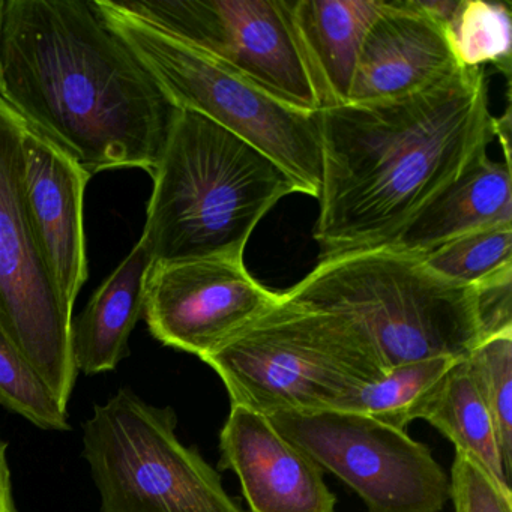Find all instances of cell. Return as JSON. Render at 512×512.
I'll use <instances>...</instances> for the list:
<instances>
[{
    "instance_id": "cb8c5ba5",
    "label": "cell",
    "mask_w": 512,
    "mask_h": 512,
    "mask_svg": "<svg viewBox=\"0 0 512 512\" xmlns=\"http://www.w3.org/2000/svg\"><path fill=\"white\" fill-rule=\"evenodd\" d=\"M449 497L455 512H512V497L505 496L467 455L458 451L452 464Z\"/></svg>"
},
{
    "instance_id": "4316f807",
    "label": "cell",
    "mask_w": 512,
    "mask_h": 512,
    "mask_svg": "<svg viewBox=\"0 0 512 512\" xmlns=\"http://www.w3.org/2000/svg\"><path fill=\"white\" fill-rule=\"evenodd\" d=\"M0 512H17L14 503L11 473L7 460V443L0 440Z\"/></svg>"
},
{
    "instance_id": "52a82bcc",
    "label": "cell",
    "mask_w": 512,
    "mask_h": 512,
    "mask_svg": "<svg viewBox=\"0 0 512 512\" xmlns=\"http://www.w3.org/2000/svg\"><path fill=\"white\" fill-rule=\"evenodd\" d=\"M83 457L101 512H242L221 476L179 440L175 412L128 389L95 404Z\"/></svg>"
},
{
    "instance_id": "603a6c76",
    "label": "cell",
    "mask_w": 512,
    "mask_h": 512,
    "mask_svg": "<svg viewBox=\"0 0 512 512\" xmlns=\"http://www.w3.org/2000/svg\"><path fill=\"white\" fill-rule=\"evenodd\" d=\"M466 359L493 421L506 472L512 475V332L485 338Z\"/></svg>"
},
{
    "instance_id": "8fae6325",
    "label": "cell",
    "mask_w": 512,
    "mask_h": 512,
    "mask_svg": "<svg viewBox=\"0 0 512 512\" xmlns=\"http://www.w3.org/2000/svg\"><path fill=\"white\" fill-rule=\"evenodd\" d=\"M244 257L154 263L146 278L145 316L164 346L205 359L280 301Z\"/></svg>"
},
{
    "instance_id": "4fadbf2b",
    "label": "cell",
    "mask_w": 512,
    "mask_h": 512,
    "mask_svg": "<svg viewBox=\"0 0 512 512\" xmlns=\"http://www.w3.org/2000/svg\"><path fill=\"white\" fill-rule=\"evenodd\" d=\"M23 154L29 221L56 284L74 307L88 280L83 199L91 176L28 128Z\"/></svg>"
},
{
    "instance_id": "5bb4252c",
    "label": "cell",
    "mask_w": 512,
    "mask_h": 512,
    "mask_svg": "<svg viewBox=\"0 0 512 512\" xmlns=\"http://www.w3.org/2000/svg\"><path fill=\"white\" fill-rule=\"evenodd\" d=\"M457 68L445 28L416 11L410 0H385L362 43L349 103L407 97Z\"/></svg>"
},
{
    "instance_id": "3957f363",
    "label": "cell",
    "mask_w": 512,
    "mask_h": 512,
    "mask_svg": "<svg viewBox=\"0 0 512 512\" xmlns=\"http://www.w3.org/2000/svg\"><path fill=\"white\" fill-rule=\"evenodd\" d=\"M142 241L154 263L244 257L257 224L296 182L259 149L179 109L155 169Z\"/></svg>"
},
{
    "instance_id": "9c48e42d",
    "label": "cell",
    "mask_w": 512,
    "mask_h": 512,
    "mask_svg": "<svg viewBox=\"0 0 512 512\" xmlns=\"http://www.w3.org/2000/svg\"><path fill=\"white\" fill-rule=\"evenodd\" d=\"M131 16L203 50L281 103L319 113L325 97L293 17V0H133Z\"/></svg>"
},
{
    "instance_id": "7c38bea8",
    "label": "cell",
    "mask_w": 512,
    "mask_h": 512,
    "mask_svg": "<svg viewBox=\"0 0 512 512\" xmlns=\"http://www.w3.org/2000/svg\"><path fill=\"white\" fill-rule=\"evenodd\" d=\"M221 469L238 475L251 512H335L323 470L268 416L232 404L220 433Z\"/></svg>"
},
{
    "instance_id": "7a4b0ae2",
    "label": "cell",
    "mask_w": 512,
    "mask_h": 512,
    "mask_svg": "<svg viewBox=\"0 0 512 512\" xmlns=\"http://www.w3.org/2000/svg\"><path fill=\"white\" fill-rule=\"evenodd\" d=\"M317 116L322 185L313 236L322 257L391 245L494 139L482 68L460 67L416 94Z\"/></svg>"
},
{
    "instance_id": "d4e9b609",
    "label": "cell",
    "mask_w": 512,
    "mask_h": 512,
    "mask_svg": "<svg viewBox=\"0 0 512 512\" xmlns=\"http://www.w3.org/2000/svg\"><path fill=\"white\" fill-rule=\"evenodd\" d=\"M482 340L512 332V268L475 286Z\"/></svg>"
},
{
    "instance_id": "44dd1931",
    "label": "cell",
    "mask_w": 512,
    "mask_h": 512,
    "mask_svg": "<svg viewBox=\"0 0 512 512\" xmlns=\"http://www.w3.org/2000/svg\"><path fill=\"white\" fill-rule=\"evenodd\" d=\"M421 259L431 271L452 283L478 286L512 268V224L458 236Z\"/></svg>"
},
{
    "instance_id": "30bf717a",
    "label": "cell",
    "mask_w": 512,
    "mask_h": 512,
    "mask_svg": "<svg viewBox=\"0 0 512 512\" xmlns=\"http://www.w3.org/2000/svg\"><path fill=\"white\" fill-rule=\"evenodd\" d=\"M272 425L322 470L343 479L370 512H440L449 479L430 449L362 413L289 410Z\"/></svg>"
},
{
    "instance_id": "e0dca14e",
    "label": "cell",
    "mask_w": 512,
    "mask_h": 512,
    "mask_svg": "<svg viewBox=\"0 0 512 512\" xmlns=\"http://www.w3.org/2000/svg\"><path fill=\"white\" fill-rule=\"evenodd\" d=\"M383 2L293 0L296 29L319 79L325 109L349 103L362 43Z\"/></svg>"
},
{
    "instance_id": "ffe728a7",
    "label": "cell",
    "mask_w": 512,
    "mask_h": 512,
    "mask_svg": "<svg viewBox=\"0 0 512 512\" xmlns=\"http://www.w3.org/2000/svg\"><path fill=\"white\" fill-rule=\"evenodd\" d=\"M449 46L460 67L491 64L511 73V10L500 2L461 0L451 25L445 29Z\"/></svg>"
},
{
    "instance_id": "484cf974",
    "label": "cell",
    "mask_w": 512,
    "mask_h": 512,
    "mask_svg": "<svg viewBox=\"0 0 512 512\" xmlns=\"http://www.w3.org/2000/svg\"><path fill=\"white\" fill-rule=\"evenodd\" d=\"M461 0H410V4L419 13L427 16L442 28H448L457 14Z\"/></svg>"
},
{
    "instance_id": "ba28073f",
    "label": "cell",
    "mask_w": 512,
    "mask_h": 512,
    "mask_svg": "<svg viewBox=\"0 0 512 512\" xmlns=\"http://www.w3.org/2000/svg\"><path fill=\"white\" fill-rule=\"evenodd\" d=\"M25 127L0 101V326L68 406L77 371L73 308L56 284L26 208Z\"/></svg>"
},
{
    "instance_id": "9a60e30c",
    "label": "cell",
    "mask_w": 512,
    "mask_h": 512,
    "mask_svg": "<svg viewBox=\"0 0 512 512\" xmlns=\"http://www.w3.org/2000/svg\"><path fill=\"white\" fill-rule=\"evenodd\" d=\"M487 149L479 151L389 247L421 257L466 233L512 224L511 166L490 160Z\"/></svg>"
},
{
    "instance_id": "8992f818",
    "label": "cell",
    "mask_w": 512,
    "mask_h": 512,
    "mask_svg": "<svg viewBox=\"0 0 512 512\" xmlns=\"http://www.w3.org/2000/svg\"><path fill=\"white\" fill-rule=\"evenodd\" d=\"M107 25L148 68L178 109L226 128L277 163L301 194L319 197V116L281 103L203 50L131 16L115 0H95Z\"/></svg>"
},
{
    "instance_id": "2e32d148",
    "label": "cell",
    "mask_w": 512,
    "mask_h": 512,
    "mask_svg": "<svg viewBox=\"0 0 512 512\" xmlns=\"http://www.w3.org/2000/svg\"><path fill=\"white\" fill-rule=\"evenodd\" d=\"M154 265L140 239L127 259L98 287L71 323V350L77 371L106 373L127 358L131 332L145 311L146 278Z\"/></svg>"
},
{
    "instance_id": "277c9868",
    "label": "cell",
    "mask_w": 512,
    "mask_h": 512,
    "mask_svg": "<svg viewBox=\"0 0 512 512\" xmlns=\"http://www.w3.org/2000/svg\"><path fill=\"white\" fill-rule=\"evenodd\" d=\"M286 295L352 320L385 370L436 356L464 359L482 341L475 287L389 245L322 257Z\"/></svg>"
},
{
    "instance_id": "d6986e66",
    "label": "cell",
    "mask_w": 512,
    "mask_h": 512,
    "mask_svg": "<svg viewBox=\"0 0 512 512\" xmlns=\"http://www.w3.org/2000/svg\"><path fill=\"white\" fill-rule=\"evenodd\" d=\"M457 361L460 359L436 356L389 368L379 379L356 389L338 410L362 413L406 431L410 422L427 415Z\"/></svg>"
},
{
    "instance_id": "83f0119b",
    "label": "cell",
    "mask_w": 512,
    "mask_h": 512,
    "mask_svg": "<svg viewBox=\"0 0 512 512\" xmlns=\"http://www.w3.org/2000/svg\"><path fill=\"white\" fill-rule=\"evenodd\" d=\"M493 134L499 137L502 145L505 161L503 163L511 166V148H509V136H511V110L506 109L505 115L500 118H493Z\"/></svg>"
},
{
    "instance_id": "7402d4cb",
    "label": "cell",
    "mask_w": 512,
    "mask_h": 512,
    "mask_svg": "<svg viewBox=\"0 0 512 512\" xmlns=\"http://www.w3.org/2000/svg\"><path fill=\"white\" fill-rule=\"evenodd\" d=\"M0 406L43 430H70L67 406L61 403L19 347L0 326Z\"/></svg>"
},
{
    "instance_id": "6da1fadb",
    "label": "cell",
    "mask_w": 512,
    "mask_h": 512,
    "mask_svg": "<svg viewBox=\"0 0 512 512\" xmlns=\"http://www.w3.org/2000/svg\"><path fill=\"white\" fill-rule=\"evenodd\" d=\"M0 101L89 176L154 175L179 112L95 0H5Z\"/></svg>"
},
{
    "instance_id": "ac0fdd59",
    "label": "cell",
    "mask_w": 512,
    "mask_h": 512,
    "mask_svg": "<svg viewBox=\"0 0 512 512\" xmlns=\"http://www.w3.org/2000/svg\"><path fill=\"white\" fill-rule=\"evenodd\" d=\"M424 421L448 437L505 496L512 497L511 475L506 472L493 421L466 358L452 365Z\"/></svg>"
},
{
    "instance_id": "f1b7e54d",
    "label": "cell",
    "mask_w": 512,
    "mask_h": 512,
    "mask_svg": "<svg viewBox=\"0 0 512 512\" xmlns=\"http://www.w3.org/2000/svg\"><path fill=\"white\" fill-rule=\"evenodd\" d=\"M5 0H0V43H2V26H4Z\"/></svg>"
},
{
    "instance_id": "5b68a950",
    "label": "cell",
    "mask_w": 512,
    "mask_h": 512,
    "mask_svg": "<svg viewBox=\"0 0 512 512\" xmlns=\"http://www.w3.org/2000/svg\"><path fill=\"white\" fill-rule=\"evenodd\" d=\"M202 361L221 377L232 404L268 418L289 410L338 409L386 371L352 320L286 293Z\"/></svg>"
}]
</instances>
